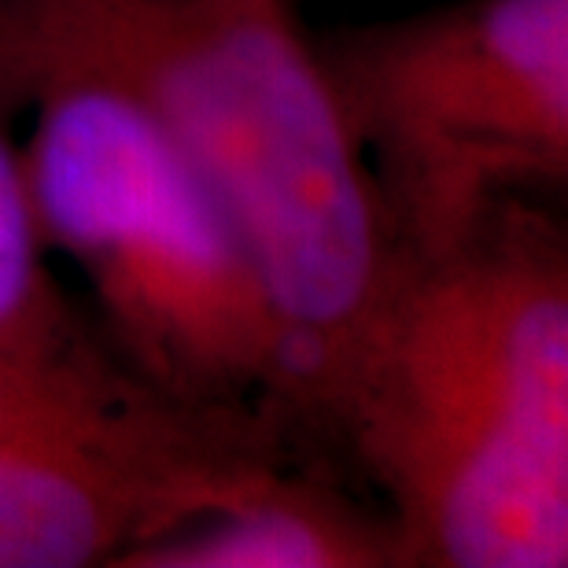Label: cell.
Masks as SVG:
<instances>
[{
  "mask_svg": "<svg viewBox=\"0 0 568 568\" xmlns=\"http://www.w3.org/2000/svg\"><path fill=\"white\" fill-rule=\"evenodd\" d=\"M52 71L126 89L211 181L288 339L306 432L339 454L406 258L292 0H0V97Z\"/></svg>",
  "mask_w": 568,
  "mask_h": 568,
  "instance_id": "obj_1",
  "label": "cell"
},
{
  "mask_svg": "<svg viewBox=\"0 0 568 568\" xmlns=\"http://www.w3.org/2000/svg\"><path fill=\"white\" fill-rule=\"evenodd\" d=\"M336 450L403 568L568 565V233L509 200L410 263L369 336Z\"/></svg>",
  "mask_w": 568,
  "mask_h": 568,
  "instance_id": "obj_2",
  "label": "cell"
},
{
  "mask_svg": "<svg viewBox=\"0 0 568 568\" xmlns=\"http://www.w3.org/2000/svg\"><path fill=\"white\" fill-rule=\"evenodd\" d=\"M33 211L111 351L170 399L266 417L314 447L288 339L219 192L138 97L93 74L16 89Z\"/></svg>",
  "mask_w": 568,
  "mask_h": 568,
  "instance_id": "obj_3",
  "label": "cell"
},
{
  "mask_svg": "<svg viewBox=\"0 0 568 568\" xmlns=\"http://www.w3.org/2000/svg\"><path fill=\"white\" fill-rule=\"evenodd\" d=\"M399 252L568 185V0H450L311 33Z\"/></svg>",
  "mask_w": 568,
  "mask_h": 568,
  "instance_id": "obj_4",
  "label": "cell"
},
{
  "mask_svg": "<svg viewBox=\"0 0 568 568\" xmlns=\"http://www.w3.org/2000/svg\"><path fill=\"white\" fill-rule=\"evenodd\" d=\"M292 458L284 425L170 399L89 317L0 336V568H115Z\"/></svg>",
  "mask_w": 568,
  "mask_h": 568,
  "instance_id": "obj_5",
  "label": "cell"
},
{
  "mask_svg": "<svg viewBox=\"0 0 568 568\" xmlns=\"http://www.w3.org/2000/svg\"><path fill=\"white\" fill-rule=\"evenodd\" d=\"M115 568H403V554L381 506L351 495L317 458H292Z\"/></svg>",
  "mask_w": 568,
  "mask_h": 568,
  "instance_id": "obj_6",
  "label": "cell"
},
{
  "mask_svg": "<svg viewBox=\"0 0 568 568\" xmlns=\"http://www.w3.org/2000/svg\"><path fill=\"white\" fill-rule=\"evenodd\" d=\"M19 119L22 111L0 97V336L60 333L85 322L52 274V252L44 247L33 211Z\"/></svg>",
  "mask_w": 568,
  "mask_h": 568,
  "instance_id": "obj_7",
  "label": "cell"
},
{
  "mask_svg": "<svg viewBox=\"0 0 568 568\" xmlns=\"http://www.w3.org/2000/svg\"><path fill=\"white\" fill-rule=\"evenodd\" d=\"M292 4H295V0H292Z\"/></svg>",
  "mask_w": 568,
  "mask_h": 568,
  "instance_id": "obj_8",
  "label": "cell"
}]
</instances>
